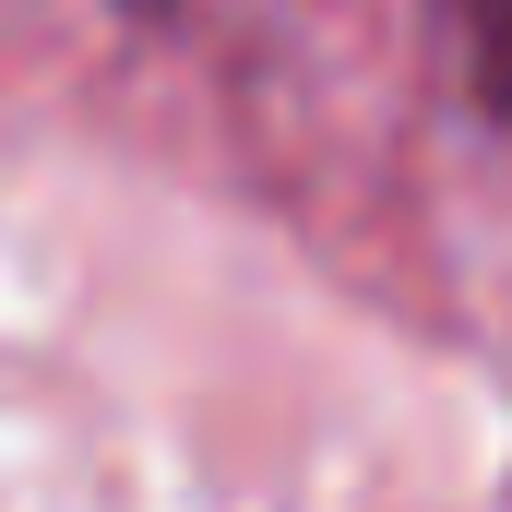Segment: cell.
Returning <instances> with one entry per match:
<instances>
[{
  "instance_id": "1",
  "label": "cell",
  "mask_w": 512,
  "mask_h": 512,
  "mask_svg": "<svg viewBox=\"0 0 512 512\" xmlns=\"http://www.w3.org/2000/svg\"><path fill=\"white\" fill-rule=\"evenodd\" d=\"M465 48H477V96H489V120H512V0H477V12H465Z\"/></svg>"
},
{
  "instance_id": "2",
  "label": "cell",
  "mask_w": 512,
  "mask_h": 512,
  "mask_svg": "<svg viewBox=\"0 0 512 512\" xmlns=\"http://www.w3.org/2000/svg\"><path fill=\"white\" fill-rule=\"evenodd\" d=\"M120 12H131V24H155V12H179V0H120Z\"/></svg>"
}]
</instances>
